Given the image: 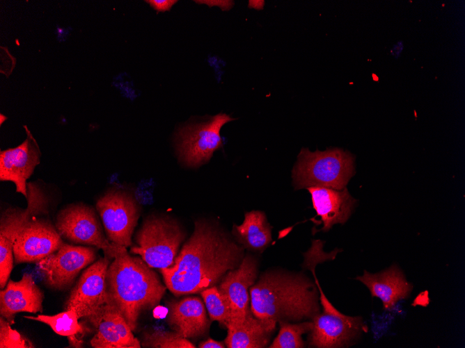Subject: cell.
I'll return each mask as SVG.
<instances>
[{"instance_id": "cell-8", "label": "cell", "mask_w": 465, "mask_h": 348, "mask_svg": "<svg viewBox=\"0 0 465 348\" xmlns=\"http://www.w3.org/2000/svg\"><path fill=\"white\" fill-rule=\"evenodd\" d=\"M234 119L221 113L207 120L181 126L175 135L176 151L181 163L194 168L207 163L222 147L221 128Z\"/></svg>"}, {"instance_id": "cell-12", "label": "cell", "mask_w": 465, "mask_h": 348, "mask_svg": "<svg viewBox=\"0 0 465 348\" xmlns=\"http://www.w3.org/2000/svg\"><path fill=\"white\" fill-rule=\"evenodd\" d=\"M96 251L91 247L64 243L57 251L37 261L45 284L64 290L73 283L82 269L94 263Z\"/></svg>"}, {"instance_id": "cell-1", "label": "cell", "mask_w": 465, "mask_h": 348, "mask_svg": "<svg viewBox=\"0 0 465 348\" xmlns=\"http://www.w3.org/2000/svg\"><path fill=\"white\" fill-rule=\"evenodd\" d=\"M244 257V248L220 227L198 219L173 265L160 272L165 285L175 295L198 293L216 285Z\"/></svg>"}, {"instance_id": "cell-9", "label": "cell", "mask_w": 465, "mask_h": 348, "mask_svg": "<svg viewBox=\"0 0 465 348\" xmlns=\"http://www.w3.org/2000/svg\"><path fill=\"white\" fill-rule=\"evenodd\" d=\"M107 239L128 247L141 214V206L132 192L121 188L107 190L96 202Z\"/></svg>"}, {"instance_id": "cell-32", "label": "cell", "mask_w": 465, "mask_h": 348, "mask_svg": "<svg viewBox=\"0 0 465 348\" xmlns=\"http://www.w3.org/2000/svg\"><path fill=\"white\" fill-rule=\"evenodd\" d=\"M1 124H3V122L5 121L7 118L6 117L3 116L2 114H1Z\"/></svg>"}, {"instance_id": "cell-18", "label": "cell", "mask_w": 465, "mask_h": 348, "mask_svg": "<svg viewBox=\"0 0 465 348\" xmlns=\"http://www.w3.org/2000/svg\"><path fill=\"white\" fill-rule=\"evenodd\" d=\"M94 335L90 341L94 348H140L139 340L120 312L109 304L93 326Z\"/></svg>"}, {"instance_id": "cell-22", "label": "cell", "mask_w": 465, "mask_h": 348, "mask_svg": "<svg viewBox=\"0 0 465 348\" xmlns=\"http://www.w3.org/2000/svg\"><path fill=\"white\" fill-rule=\"evenodd\" d=\"M232 234L244 248L262 252L271 242V226L265 213L252 210L246 213L243 222L234 224Z\"/></svg>"}, {"instance_id": "cell-28", "label": "cell", "mask_w": 465, "mask_h": 348, "mask_svg": "<svg viewBox=\"0 0 465 348\" xmlns=\"http://www.w3.org/2000/svg\"><path fill=\"white\" fill-rule=\"evenodd\" d=\"M145 1L158 12L168 11L178 2L176 0H149Z\"/></svg>"}, {"instance_id": "cell-7", "label": "cell", "mask_w": 465, "mask_h": 348, "mask_svg": "<svg viewBox=\"0 0 465 348\" xmlns=\"http://www.w3.org/2000/svg\"><path fill=\"white\" fill-rule=\"evenodd\" d=\"M27 206L9 207L0 219V287L4 288L13 267V243L22 227L35 215L49 213V197L38 181L27 183Z\"/></svg>"}, {"instance_id": "cell-23", "label": "cell", "mask_w": 465, "mask_h": 348, "mask_svg": "<svg viewBox=\"0 0 465 348\" xmlns=\"http://www.w3.org/2000/svg\"><path fill=\"white\" fill-rule=\"evenodd\" d=\"M25 318L47 324L54 332L68 338L84 334L86 327L79 322V317L73 310H64L54 315H38L24 316Z\"/></svg>"}, {"instance_id": "cell-25", "label": "cell", "mask_w": 465, "mask_h": 348, "mask_svg": "<svg viewBox=\"0 0 465 348\" xmlns=\"http://www.w3.org/2000/svg\"><path fill=\"white\" fill-rule=\"evenodd\" d=\"M210 319L227 327L231 320L229 304L218 286L213 285L200 292Z\"/></svg>"}, {"instance_id": "cell-5", "label": "cell", "mask_w": 465, "mask_h": 348, "mask_svg": "<svg viewBox=\"0 0 465 348\" xmlns=\"http://www.w3.org/2000/svg\"><path fill=\"white\" fill-rule=\"evenodd\" d=\"M185 234L178 222L166 215L145 218L135 235L130 252L139 255L152 268L171 267Z\"/></svg>"}, {"instance_id": "cell-11", "label": "cell", "mask_w": 465, "mask_h": 348, "mask_svg": "<svg viewBox=\"0 0 465 348\" xmlns=\"http://www.w3.org/2000/svg\"><path fill=\"white\" fill-rule=\"evenodd\" d=\"M48 214L33 216L19 230L13 243L16 264L36 263L57 251L64 243Z\"/></svg>"}, {"instance_id": "cell-10", "label": "cell", "mask_w": 465, "mask_h": 348, "mask_svg": "<svg viewBox=\"0 0 465 348\" xmlns=\"http://www.w3.org/2000/svg\"><path fill=\"white\" fill-rule=\"evenodd\" d=\"M109 264V258L105 256L88 267L65 303V310H73L79 319H85L93 326L110 304L106 281Z\"/></svg>"}, {"instance_id": "cell-13", "label": "cell", "mask_w": 465, "mask_h": 348, "mask_svg": "<svg viewBox=\"0 0 465 348\" xmlns=\"http://www.w3.org/2000/svg\"><path fill=\"white\" fill-rule=\"evenodd\" d=\"M313 329L308 345L317 348L345 347L351 345L363 330L360 317L345 315L331 303L323 306V313L312 319Z\"/></svg>"}, {"instance_id": "cell-30", "label": "cell", "mask_w": 465, "mask_h": 348, "mask_svg": "<svg viewBox=\"0 0 465 348\" xmlns=\"http://www.w3.org/2000/svg\"><path fill=\"white\" fill-rule=\"evenodd\" d=\"M196 2L198 3H205L208 4L209 6H219L221 7V8L223 10H228L230 9L232 5H233V1H196Z\"/></svg>"}, {"instance_id": "cell-19", "label": "cell", "mask_w": 465, "mask_h": 348, "mask_svg": "<svg viewBox=\"0 0 465 348\" xmlns=\"http://www.w3.org/2000/svg\"><path fill=\"white\" fill-rule=\"evenodd\" d=\"M206 308L198 297H189L168 304L167 322L185 338L204 335L209 329Z\"/></svg>"}, {"instance_id": "cell-29", "label": "cell", "mask_w": 465, "mask_h": 348, "mask_svg": "<svg viewBox=\"0 0 465 348\" xmlns=\"http://www.w3.org/2000/svg\"><path fill=\"white\" fill-rule=\"evenodd\" d=\"M225 343L221 341L215 340L211 338L201 342L198 345L199 348H224Z\"/></svg>"}, {"instance_id": "cell-26", "label": "cell", "mask_w": 465, "mask_h": 348, "mask_svg": "<svg viewBox=\"0 0 465 348\" xmlns=\"http://www.w3.org/2000/svg\"><path fill=\"white\" fill-rule=\"evenodd\" d=\"M143 347L153 348H195L187 338L176 331L154 330L145 332L142 340Z\"/></svg>"}, {"instance_id": "cell-21", "label": "cell", "mask_w": 465, "mask_h": 348, "mask_svg": "<svg viewBox=\"0 0 465 348\" xmlns=\"http://www.w3.org/2000/svg\"><path fill=\"white\" fill-rule=\"evenodd\" d=\"M276 323L260 320L250 311L240 322L227 326L224 343L228 348H263L267 346Z\"/></svg>"}, {"instance_id": "cell-16", "label": "cell", "mask_w": 465, "mask_h": 348, "mask_svg": "<svg viewBox=\"0 0 465 348\" xmlns=\"http://www.w3.org/2000/svg\"><path fill=\"white\" fill-rule=\"evenodd\" d=\"M44 293L36 284L31 274L25 273L18 281L9 279L0 291L1 316L10 324L20 312L37 313L42 311Z\"/></svg>"}, {"instance_id": "cell-2", "label": "cell", "mask_w": 465, "mask_h": 348, "mask_svg": "<svg viewBox=\"0 0 465 348\" xmlns=\"http://www.w3.org/2000/svg\"><path fill=\"white\" fill-rule=\"evenodd\" d=\"M250 300L255 317L276 324L313 319L320 311L317 288L301 274L265 272L250 288Z\"/></svg>"}, {"instance_id": "cell-31", "label": "cell", "mask_w": 465, "mask_h": 348, "mask_svg": "<svg viewBox=\"0 0 465 348\" xmlns=\"http://www.w3.org/2000/svg\"><path fill=\"white\" fill-rule=\"evenodd\" d=\"M249 6L251 8L262 9L264 1H249Z\"/></svg>"}, {"instance_id": "cell-14", "label": "cell", "mask_w": 465, "mask_h": 348, "mask_svg": "<svg viewBox=\"0 0 465 348\" xmlns=\"http://www.w3.org/2000/svg\"><path fill=\"white\" fill-rule=\"evenodd\" d=\"M24 128L26 138L23 142L0 152V180L13 182L15 191L26 199L27 180L39 165L41 152L28 127L25 125Z\"/></svg>"}, {"instance_id": "cell-6", "label": "cell", "mask_w": 465, "mask_h": 348, "mask_svg": "<svg viewBox=\"0 0 465 348\" xmlns=\"http://www.w3.org/2000/svg\"><path fill=\"white\" fill-rule=\"evenodd\" d=\"M54 224L63 239L101 249L108 258H114L127 250L107 239L96 210L88 204L74 203L63 207L58 211Z\"/></svg>"}, {"instance_id": "cell-3", "label": "cell", "mask_w": 465, "mask_h": 348, "mask_svg": "<svg viewBox=\"0 0 465 348\" xmlns=\"http://www.w3.org/2000/svg\"><path fill=\"white\" fill-rule=\"evenodd\" d=\"M106 281L109 304L120 312L132 331L140 316L158 305L166 289L152 267L127 250L110 263Z\"/></svg>"}, {"instance_id": "cell-27", "label": "cell", "mask_w": 465, "mask_h": 348, "mask_svg": "<svg viewBox=\"0 0 465 348\" xmlns=\"http://www.w3.org/2000/svg\"><path fill=\"white\" fill-rule=\"evenodd\" d=\"M1 348H33L35 345L26 336L10 327V324L3 317H0Z\"/></svg>"}, {"instance_id": "cell-17", "label": "cell", "mask_w": 465, "mask_h": 348, "mask_svg": "<svg viewBox=\"0 0 465 348\" xmlns=\"http://www.w3.org/2000/svg\"><path fill=\"white\" fill-rule=\"evenodd\" d=\"M310 194L313 207L323 223L322 231H328L336 224H344L349 217L356 199L347 189L312 186L307 188Z\"/></svg>"}, {"instance_id": "cell-15", "label": "cell", "mask_w": 465, "mask_h": 348, "mask_svg": "<svg viewBox=\"0 0 465 348\" xmlns=\"http://www.w3.org/2000/svg\"><path fill=\"white\" fill-rule=\"evenodd\" d=\"M257 271L256 259L247 254L236 269L228 272L221 279L218 288L230 308L231 320L229 323L243 321L251 311L249 308V291L256 279Z\"/></svg>"}, {"instance_id": "cell-4", "label": "cell", "mask_w": 465, "mask_h": 348, "mask_svg": "<svg viewBox=\"0 0 465 348\" xmlns=\"http://www.w3.org/2000/svg\"><path fill=\"white\" fill-rule=\"evenodd\" d=\"M354 156L340 148L310 151L302 148L292 170L295 190L312 186L344 189L355 174Z\"/></svg>"}, {"instance_id": "cell-20", "label": "cell", "mask_w": 465, "mask_h": 348, "mask_svg": "<svg viewBox=\"0 0 465 348\" xmlns=\"http://www.w3.org/2000/svg\"><path fill=\"white\" fill-rule=\"evenodd\" d=\"M356 279L365 284L372 297L379 298L386 310H391L397 302L407 298L412 290V285L405 279L397 265L379 273L371 274L364 271Z\"/></svg>"}, {"instance_id": "cell-24", "label": "cell", "mask_w": 465, "mask_h": 348, "mask_svg": "<svg viewBox=\"0 0 465 348\" xmlns=\"http://www.w3.org/2000/svg\"><path fill=\"white\" fill-rule=\"evenodd\" d=\"M280 329L277 336L269 345L271 348H302L305 344L302 340L304 333L310 332L313 329L312 322L290 323L286 321L278 322Z\"/></svg>"}]
</instances>
